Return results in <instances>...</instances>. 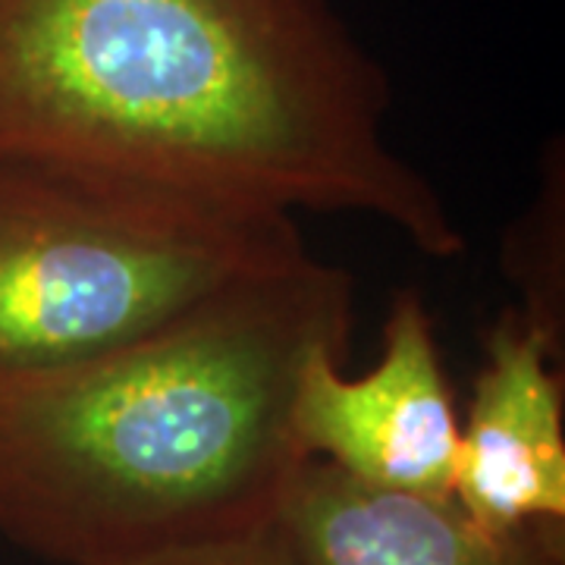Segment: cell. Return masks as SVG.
Here are the masks:
<instances>
[{
	"instance_id": "obj_1",
	"label": "cell",
	"mask_w": 565,
	"mask_h": 565,
	"mask_svg": "<svg viewBox=\"0 0 565 565\" xmlns=\"http://www.w3.org/2000/svg\"><path fill=\"white\" fill-rule=\"evenodd\" d=\"M390 79L333 0H0V154L221 202L465 233L390 139Z\"/></svg>"
},
{
	"instance_id": "obj_2",
	"label": "cell",
	"mask_w": 565,
	"mask_h": 565,
	"mask_svg": "<svg viewBox=\"0 0 565 565\" xmlns=\"http://www.w3.org/2000/svg\"><path fill=\"white\" fill-rule=\"evenodd\" d=\"M352 330V274L308 252L132 343L0 377V537L114 565L270 527L308 462L299 374Z\"/></svg>"
},
{
	"instance_id": "obj_3",
	"label": "cell",
	"mask_w": 565,
	"mask_h": 565,
	"mask_svg": "<svg viewBox=\"0 0 565 565\" xmlns=\"http://www.w3.org/2000/svg\"><path fill=\"white\" fill-rule=\"evenodd\" d=\"M302 255L282 211L0 154V377L132 343Z\"/></svg>"
},
{
	"instance_id": "obj_4",
	"label": "cell",
	"mask_w": 565,
	"mask_h": 565,
	"mask_svg": "<svg viewBox=\"0 0 565 565\" xmlns=\"http://www.w3.org/2000/svg\"><path fill=\"white\" fill-rule=\"evenodd\" d=\"M345 352L305 362L292 427L308 459L384 490L452 497L459 408L446 381L434 318L415 289H399L371 371L345 374Z\"/></svg>"
},
{
	"instance_id": "obj_5",
	"label": "cell",
	"mask_w": 565,
	"mask_h": 565,
	"mask_svg": "<svg viewBox=\"0 0 565 565\" xmlns=\"http://www.w3.org/2000/svg\"><path fill=\"white\" fill-rule=\"evenodd\" d=\"M563 349L509 305L459 418L452 500L493 534L565 525Z\"/></svg>"
},
{
	"instance_id": "obj_6",
	"label": "cell",
	"mask_w": 565,
	"mask_h": 565,
	"mask_svg": "<svg viewBox=\"0 0 565 565\" xmlns=\"http://www.w3.org/2000/svg\"><path fill=\"white\" fill-rule=\"evenodd\" d=\"M299 565H565V525L493 534L452 497L371 487L308 459L277 512Z\"/></svg>"
},
{
	"instance_id": "obj_7",
	"label": "cell",
	"mask_w": 565,
	"mask_h": 565,
	"mask_svg": "<svg viewBox=\"0 0 565 565\" xmlns=\"http://www.w3.org/2000/svg\"><path fill=\"white\" fill-rule=\"evenodd\" d=\"M505 270L522 286V302L515 305L527 321L541 327L563 349V161L546 163V182L537 202L531 204L519 233L509 236Z\"/></svg>"
},
{
	"instance_id": "obj_8",
	"label": "cell",
	"mask_w": 565,
	"mask_h": 565,
	"mask_svg": "<svg viewBox=\"0 0 565 565\" xmlns=\"http://www.w3.org/2000/svg\"><path fill=\"white\" fill-rule=\"evenodd\" d=\"M114 565H299L289 546L282 541L277 525L248 531V534H233V537H217L204 544L173 546L163 553L139 556L129 563Z\"/></svg>"
}]
</instances>
